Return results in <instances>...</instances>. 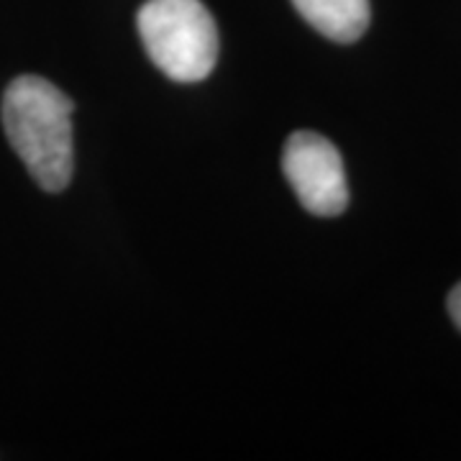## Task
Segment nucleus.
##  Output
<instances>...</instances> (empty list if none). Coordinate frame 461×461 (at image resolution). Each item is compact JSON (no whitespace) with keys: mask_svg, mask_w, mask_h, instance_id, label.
<instances>
[{"mask_svg":"<svg viewBox=\"0 0 461 461\" xmlns=\"http://www.w3.org/2000/svg\"><path fill=\"white\" fill-rule=\"evenodd\" d=\"M3 129L39 187L59 193L72 180V100L50 80L23 75L5 87Z\"/></svg>","mask_w":461,"mask_h":461,"instance_id":"obj_1","label":"nucleus"},{"mask_svg":"<svg viewBox=\"0 0 461 461\" xmlns=\"http://www.w3.org/2000/svg\"><path fill=\"white\" fill-rule=\"evenodd\" d=\"M136 29L149 59L175 83H200L218 59V29L200 0H147Z\"/></svg>","mask_w":461,"mask_h":461,"instance_id":"obj_2","label":"nucleus"},{"mask_svg":"<svg viewBox=\"0 0 461 461\" xmlns=\"http://www.w3.org/2000/svg\"><path fill=\"white\" fill-rule=\"evenodd\" d=\"M282 169L305 211L323 218L344 213L348 205L344 159L326 136L293 133L282 151Z\"/></svg>","mask_w":461,"mask_h":461,"instance_id":"obj_3","label":"nucleus"},{"mask_svg":"<svg viewBox=\"0 0 461 461\" xmlns=\"http://www.w3.org/2000/svg\"><path fill=\"white\" fill-rule=\"evenodd\" d=\"M297 14L330 41L351 44L369 26V0H293Z\"/></svg>","mask_w":461,"mask_h":461,"instance_id":"obj_4","label":"nucleus"},{"mask_svg":"<svg viewBox=\"0 0 461 461\" xmlns=\"http://www.w3.org/2000/svg\"><path fill=\"white\" fill-rule=\"evenodd\" d=\"M448 315L456 323V329L461 330V282L451 290V295H448Z\"/></svg>","mask_w":461,"mask_h":461,"instance_id":"obj_5","label":"nucleus"}]
</instances>
